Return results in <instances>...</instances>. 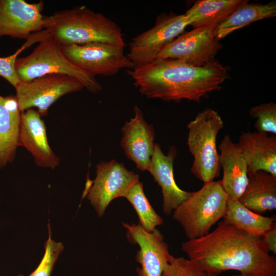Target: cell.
I'll return each instance as SVG.
<instances>
[{
    "label": "cell",
    "instance_id": "cell-1",
    "mask_svg": "<svg viewBox=\"0 0 276 276\" xmlns=\"http://www.w3.org/2000/svg\"><path fill=\"white\" fill-rule=\"evenodd\" d=\"M181 249L208 276L237 270L242 276H276V259L262 237L250 235L222 220L211 233L188 240Z\"/></svg>",
    "mask_w": 276,
    "mask_h": 276
},
{
    "label": "cell",
    "instance_id": "cell-2",
    "mask_svg": "<svg viewBox=\"0 0 276 276\" xmlns=\"http://www.w3.org/2000/svg\"><path fill=\"white\" fill-rule=\"evenodd\" d=\"M128 74L143 95L175 102H199L219 89L227 77L226 67L215 60L195 66L178 60L157 59Z\"/></svg>",
    "mask_w": 276,
    "mask_h": 276
},
{
    "label": "cell",
    "instance_id": "cell-3",
    "mask_svg": "<svg viewBox=\"0 0 276 276\" xmlns=\"http://www.w3.org/2000/svg\"><path fill=\"white\" fill-rule=\"evenodd\" d=\"M43 29L61 47L102 42L124 48L121 29L100 13L85 6L43 16Z\"/></svg>",
    "mask_w": 276,
    "mask_h": 276
},
{
    "label": "cell",
    "instance_id": "cell-4",
    "mask_svg": "<svg viewBox=\"0 0 276 276\" xmlns=\"http://www.w3.org/2000/svg\"><path fill=\"white\" fill-rule=\"evenodd\" d=\"M228 197L220 180L203 183L173 211V218L180 224L188 240L202 237L223 218Z\"/></svg>",
    "mask_w": 276,
    "mask_h": 276
},
{
    "label": "cell",
    "instance_id": "cell-5",
    "mask_svg": "<svg viewBox=\"0 0 276 276\" xmlns=\"http://www.w3.org/2000/svg\"><path fill=\"white\" fill-rule=\"evenodd\" d=\"M224 123L218 112L208 108L198 112L187 125V145L194 160L191 171L203 183L220 175L216 140Z\"/></svg>",
    "mask_w": 276,
    "mask_h": 276
},
{
    "label": "cell",
    "instance_id": "cell-6",
    "mask_svg": "<svg viewBox=\"0 0 276 276\" xmlns=\"http://www.w3.org/2000/svg\"><path fill=\"white\" fill-rule=\"evenodd\" d=\"M15 67L21 82H29L49 74H62L76 78L90 93L97 94L102 89L95 77L67 59L61 46L48 33L31 54L17 59Z\"/></svg>",
    "mask_w": 276,
    "mask_h": 276
},
{
    "label": "cell",
    "instance_id": "cell-7",
    "mask_svg": "<svg viewBox=\"0 0 276 276\" xmlns=\"http://www.w3.org/2000/svg\"><path fill=\"white\" fill-rule=\"evenodd\" d=\"M67 59L76 66L95 77L111 76L123 68L133 69V64L124 53V48L102 42L61 47Z\"/></svg>",
    "mask_w": 276,
    "mask_h": 276
},
{
    "label": "cell",
    "instance_id": "cell-8",
    "mask_svg": "<svg viewBox=\"0 0 276 276\" xmlns=\"http://www.w3.org/2000/svg\"><path fill=\"white\" fill-rule=\"evenodd\" d=\"M82 83L62 74H49L29 82H20L15 87L21 112L36 107L40 117L48 114L50 107L62 96L82 90Z\"/></svg>",
    "mask_w": 276,
    "mask_h": 276
},
{
    "label": "cell",
    "instance_id": "cell-9",
    "mask_svg": "<svg viewBox=\"0 0 276 276\" xmlns=\"http://www.w3.org/2000/svg\"><path fill=\"white\" fill-rule=\"evenodd\" d=\"M189 25L185 14L159 16L153 27L134 37L129 43L127 56L133 68L155 60L164 48L182 34Z\"/></svg>",
    "mask_w": 276,
    "mask_h": 276
},
{
    "label": "cell",
    "instance_id": "cell-10",
    "mask_svg": "<svg viewBox=\"0 0 276 276\" xmlns=\"http://www.w3.org/2000/svg\"><path fill=\"white\" fill-rule=\"evenodd\" d=\"M217 26L194 28L182 33L164 48L157 59L178 60L195 66L206 65L214 60L221 48L216 36Z\"/></svg>",
    "mask_w": 276,
    "mask_h": 276
},
{
    "label": "cell",
    "instance_id": "cell-11",
    "mask_svg": "<svg viewBox=\"0 0 276 276\" xmlns=\"http://www.w3.org/2000/svg\"><path fill=\"white\" fill-rule=\"evenodd\" d=\"M138 180L139 175L114 159L96 166V176L87 192V198L98 216L102 217L113 199L124 197Z\"/></svg>",
    "mask_w": 276,
    "mask_h": 276
},
{
    "label": "cell",
    "instance_id": "cell-12",
    "mask_svg": "<svg viewBox=\"0 0 276 276\" xmlns=\"http://www.w3.org/2000/svg\"><path fill=\"white\" fill-rule=\"evenodd\" d=\"M128 240L137 244L140 249L136 260L140 264L136 268L138 276H161L171 256L163 234L157 228L148 232L139 223L123 222Z\"/></svg>",
    "mask_w": 276,
    "mask_h": 276
},
{
    "label": "cell",
    "instance_id": "cell-13",
    "mask_svg": "<svg viewBox=\"0 0 276 276\" xmlns=\"http://www.w3.org/2000/svg\"><path fill=\"white\" fill-rule=\"evenodd\" d=\"M42 1L28 3L24 0H0V37L28 39L43 30Z\"/></svg>",
    "mask_w": 276,
    "mask_h": 276
},
{
    "label": "cell",
    "instance_id": "cell-14",
    "mask_svg": "<svg viewBox=\"0 0 276 276\" xmlns=\"http://www.w3.org/2000/svg\"><path fill=\"white\" fill-rule=\"evenodd\" d=\"M134 116L126 122L121 130V146L125 156L141 171H148L154 149L155 132L153 126L144 119L141 109L134 107Z\"/></svg>",
    "mask_w": 276,
    "mask_h": 276
},
{
    "label": "cell",
    "instance_id": "cell-15",
    "mask_svg": "<svg viewBox=\"0 0 276 276\" xmlns=\"http://www.w3.org/2000/svg\"><path fill=\"white\" fill-rule=\"evenodd\" d=\"M18 146H23L32 155L38 167L54 169L59 165V157L49 145L44 121L34 108L21 112Z\"/></svg>",
    "mask_w": 276,
    "mask_h": 276
},
{
    "label": "cell",
    "instance_id": "cell-16",
    "mask_svg": "<svg viewBox=\"0 0 276 276\" xmlns=\"http://www.w3.org/2000/svg\"><path fill=\"white\" fill-rule=\"evenodd\" d=\"M177 153L176 147L172 146L165 154L159 144L155 143L148 171L161 188L163 211L166 215H170L190 194V192L181 189L174 179L173 163Z\"/></svg>",
    "mask_w": 276,
    "mask_h": 276
},
{
    "label": "cell",
    "instance_id": "cell-17",
    "mask_svg": "<svg viewBox=\"0 0 276 276\" xmlns=\"http://www.w3.org/2000/svg\"><path fill=\"white\" fill-rule=\"evenodd\" d=\"M219 164L223 170L220 182L228 197L239 199L248 182V166L238 143L226 134L218 147Z\"/></svg>",
    "mask_w": 276,
    "mask_h": 276
},
{
    "label": "cell",
    "instance_id": "cell-18",
    "mask_svg": "<svg viewBox=\"0 0 276 276\" xmlns=\"http://www.w3.org/2000/svg\"><path fill=\"white\" fill-rule=\"evenodd\" d=\"M248 172L264 171L276 176V136L258 132H242L238 143Z\"/></svg>",
    "mask_w": 276,
    "mask_h": 276
},
{
    "label": "cell",
    "instance_id": "cell-19",
    "mask_svg": "<svg viewBox=\"0 0 276 276\" xmlns=\"http://www.w3.org/2000/svg\"><path fill=\"white\" fill-rule=\"evenodd\" d=\"M21 114L15 96L0 95V169L15 157Z\"/></svg>",
    "mask_w": 276,
    "mask_h": 276
},
{
    "label": "cell",
    "instance_id": "cell-20",
    "mask_svg": "<svg viewBox=\"0 0 276 276\" xmlns=\"http://www.w3.org/2000/svg\"><path fill=\"white\" fill-rule=\"evenodd\" d=\"M238 200L259 214L275 210L276 176L262 170L248 172L247 184Z\"/></svg>",
    "mask_w": 276,
    "mask_h": 276
},
{
    "label": "cell",
    "instance_id": "cell-21",
    "mask_svg": "<svg viewBox=\"0 0 276 276\" xmlns=\"http://www.w3.org/2000/svg\"><path fill=\"white\" fill-rule=\"evenodd\" d=\"M246 0H201L185 14L194 28L218 25L236 9L248 3Z\"/></svg>",
    "mask_w": 276,
    "mask_h": 276
},
{
    "label": "cell",
    "instance_id": "cell-22",
    "mask_svg": "<svg viewBox=\"0 0 276 276\" xmlns=\"http://www.w3.org/2000/svg\"><path fill=\"white\" fill-rule=\"evenodd\" d=\"M223 220L246 233L262 237L275 222L274 218L255 213L240 203L238 199L228 197Z\"/></svg>",
    "mask_w": 276,
    "mask_h": 276
},
{
    "label": "cell",
    "instance_id": "cell-23",
    "mask_svg": "<svg viewBox=\"0 0 276 276\" xmlns=\"http://www.w3.org/2000/svg\"><path fill=\"white\" fill-rule=\"evenodd\" d=\"M276 15L275 3L267 4H246L240 6L219 24L216 28L218 40L226 37L233 31L255 21Z\"/></svg>",
    "mask_w": 276,
    "mask_h": 276
},
{
    "label": "cell",
    "instance_id": "cell-24",
    "mask_svg": "<svg viewBox=\"0 0 276 276\" xmlns=\"http://www.w3.org/2000/svg\"><path fill=\"white\" fill-rule=\"evenodd\" d=\"M131 204L139 219V224L146 231L152 232L163 224V219L156 212L145 194L143 184L138 180L124 196Z\"/></svg>",
    "mask_w": 276,
    "mask_h": 276
},
{
    "label": "cell",
    "instance_id": "cell-25",
    "mask_svg": "<svg viewBox=\"0 0 276 276\" xmlns=\"http://www.w3.org/2000/svg\"><path fill=\"white\" fill-rule=\"evenodd\" d=\"M250 116L255 119L254 127L257 132L276 134V104L272 102L251 107Z\"/></svg>",
    "mask_w": 276,
    "mask_h": 276
},
{
    "label": "cell",
    "instance_id": "cell-26",
    "mask_svg": "<svg viewBox=\"0 0 276 276\" xmlns=\"http://www.w3.org/2000/svg\"><path fill=\"white\" fill-rule=\"evenodd\" d=\"M48 228L49 238L44 244L45 251L43 258L36 269L29 276H51L55 263L64 249L61 242H55L52 239L50 223Z\"/></svg>",
    "mask_w": 276,
    "mask_h": 276
},
{
    "label": "cell",
    "instance_id": "cell-27",
    "mask_svg": "<svg viewBox=\"0 0 276 276\" xmlns=\"http://www.w3.org/2000/svg\"><path fill=\"white\" fill-rule=\"evenodd\" d=\"M161 276H208L199 265L191 259L171 255Z\"/></svg>",
    "mask_w": 276,
    "mask_h": 276
},
{
    "label": "cell",
    "instance_id": "cell-28",
    "mask_svg": "<svg viewBox=\"0 0 276 276\" xmlns=\"http://www.w3.org/2000/svg\"><path fill=\"white\" fill-rule=\"evenodd\" d=\"M33 43L30 39H28L26 43L14 54L6 57H0V76L7 80L14 88L21 82L15 67L17 56L24 49Z\"/></svg>",
    "mask_w": 276,
    "mask_h": 276
},
{
    "label": "cell",
    "instance_id": "cell-29",
    "mask_svg": "<svg viewBox=\"0 0 276 276\" xmlns=\"http://www.w3.org/2000/svg\"><path fill=\"white\" fill-rule=\"evenodd\" d=\"M263 241L267 246L269 251L276 254V224L266 231L262 237Z\"/></svg>",
    "mask_w": 276,
    "mask_h": 276
},
{
    "label": "cell",
    "instance_id": "cell-30",
    "mask_svg": "<svg viewBox=\"0 0 276 276\" xmlns=\"http://www.w3.org/2000/svg\"><path fill=\"white\" fill-rule=\"evenodd\" d=\"M233 276H242V275H241L240 274H236V275H234Z\"/></svg>",
    "mask_w": 276,
    "mask_h": 276
},
{
    "label": "cell",
    "instance_id": "cell-31",
    "mask_svg": "<svg viewBox=\"0 0 276 276\" xmlns=\"http://www.w3.org/2000/svg\"><path fill=\"white\" fill-rule=\"evenodd\" d=\"M17 276H24V275L22 274H19V275H18Z\"/></svg>",
    "mask_w": 276,
    "mask_h": 276
}]
</instances>
